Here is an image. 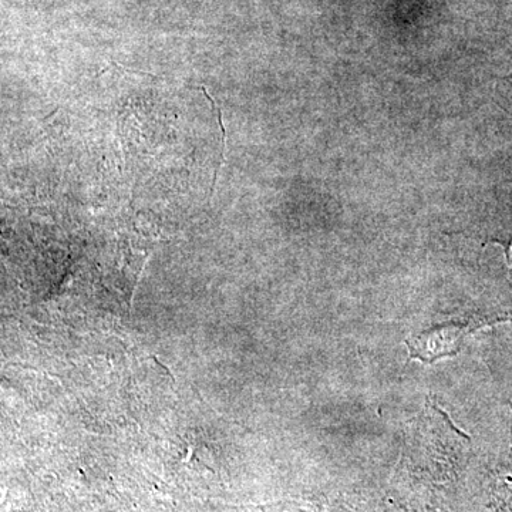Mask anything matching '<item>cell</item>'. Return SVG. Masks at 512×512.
<instances>
[{
    "instance_id": "6da1fadb",
    "label": "cell",
    "mask_w": 512,
    "mask_h": 512,
    "mask_svg": "<svg viewBox=\"0 0 512 512\" xmlns=\"http://www.w3.org/2000/svg\"><path fill=\"white\" fill-rule=\"evenodd\" d=\"M485 325L487 322L483 320V322L446 323V325L427 329L416 338L407 340L410 359L434 363L443 357L457 355L466 336Z\"/></svg>"
}]
</instances>
